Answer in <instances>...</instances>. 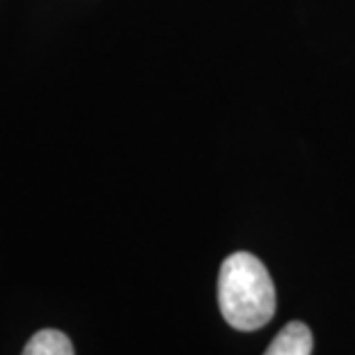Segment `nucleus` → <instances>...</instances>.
I'll use <instances>...</instances> for the list:
<instances>
[{
  "label": "nucleus",
  "instance_id": "nucleus-1",
  "mask_svg": "<svg viewBox=\"0 0 355 355\" xmlns=\"http://www.w3.org/2000/svg\"><path fill=\"white\" fill-rule=\"evenodd\" d=\"M275 284L266 266L250 252H234L218 275V305L234 330L263 328L275 314Z\"/></svg>",
  "mask_w": 355,
  "mask_h": 355
},
{
  "label": "nucleus",
  "instance_id": "nucleus-2",
  "mask_svg": "<svg viewBox=\"0 0 355 355\" xmlns=\"http://www.w3.org/2000/svg\"><path fill=\"white\" fill-rule=\"evenodd\" d=\"M314 337L303 321H291L277 332L263 355H312Z\"/></svg>",
  "mask_w": 355,
  "mask_h": 355
},
{
  "label": "nucleus",
  "instance_id": "nucleus-3",
  "mask_svg": "<svg viewBox=\"0 0 355 355\" xmlns=\"http://www.w3.org/2000/svg\"><path fill=\"white\" fill-rule=\"evenodd\" d=\"M21 355H76L73 353L71 339L60 330H40L28 339L26 349Z\"/></svg>",
  "mask_w": 355,
  "mask_h": 355
}]
</instances>
